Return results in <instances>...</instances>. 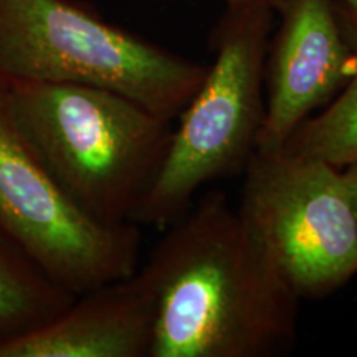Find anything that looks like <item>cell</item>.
<instances>
[{"label":"cell","mask_w":357,"mask_h":357,"mask_svg":"<svg viewBox=\"0 0 357 357\" xmlns=\"http://www.w3.org/2000/svg\"><path fill=\"white\" fill-rule=\"evenodd\" d=\"M137 270L155 303L149 357H273L296 341L301 298L222 190L166 227Z\"/></svg>","instance_id":"cell-1"},{"label":"cell","mask_w":357,"mask_h":357,"mask_svg":"<svg viewBox=\"0 0 357 357\" xmlns=\"http://www.w3.org/2000/svg\"><path fill=\"white\" fill-rule=\"evenodd\" d=\"M13 126L84 213L132 223L166 159L172 121L108 89L0 77Z\"/></svg>","instance_id":"cell-2"},{"label":"cell","mask_w":357,"mask_h":357,"mask_svg":"<svg viewBox=\"0 0 357 357\" xmlns=\"http://www.w3.org/2000/svg\"><path fill=\"white\" fill-rule=\"evenodd\" d=\"M275 2L227 7L213 33L215 60L178 114L162 167L132 223L164 230L204 185L243 172L257 153Z\"/></svg>","instance_id":"cell-3"},{"label":"cell","mask_w":357,"mask_h":357,"mask_svg":"<svg viewBox=\"0 0 357 357\" xmlns=\"http://www.w3.org/2000/svg\"><path fill=\"white\" fill-rule=\"evenodd\" d=\"M205 71L71 0H0L2 78L108 89L174 121Z\"/></svg>","instance_id":"cell-4"},{"label":"cell","mask_w":357,"mask_h":357,"mask_svg":"<svg viewBox=\"0 0 357 357\" xmlns=\"http://www.w3.org/2000/svg\"><path fill=\"white\" fill-rule=\"evenodd\" d=\"M240 207L301 300H321L357 275V217L342 169L276 151L245 167Z\"/></svg>","instance_id":"cell-5"},{"label":"cell","mask_w":357,"mask_h":357,"mask_svg":"<svg viewBox=\"0 0 357 357\" xmlns=\"http://www.w3.org/2000/svg\"><path fill=\"white\" fill-rule=\"evenodd\" d=\"M0 229L77 296L139 268V225H108L84 213L24 141L2 101Z\"/></svg>","instance_id":"cell-6"},{"label":"cell","mask_w":357,"mask_h":357,"mask_svg":"<svg viewBox=\"0 0 357 357\" xmlns=\"http://www.w3.org/2000/svg\"><path fill=\"white\" fill-rule=\"evenodd\" d=\"M280 26L265 63V121L257 153L283 149L347 83L352 52L334 0H276Z\"/></svg>","instance_id":"cell-7"},{"label":"cell","mask_w":357,"mask_h":357,"mask_svg":"<svg viewBox=\"0 0 357 357\" xmlns=\"http://www.w3.org/2000/svg\"><path fill=\"white\" fill-rule=\"evenodd\" d=\"M155 303L139 270L78 294L50 323L0 344V357H149Z\"/></svg>","instance_id":"cell-8"},{"label":"cell","mask_w":357,"mask_h":357,"mask_svg":"<svg viewBox=\"0 0 357 357\" xmlns=\"http://www.w3.org/2000/svg\"><path fill=\"white\" fill-rule=\"evenodd\" d=\"M75 298L0 229V344L50 323Z\"/></svg>","instance_id":"cell-9"},{"label":"cell","mask_w":357,"mask_h":357,"mask_svg":"<svg viewBox=\"0 0 357 357\" xmlns=\"http://www.w3.org/2000/svg\"><path fill=\"white\" fill-rule=\"evenodd\" d=\"M336 8L352 52L351 77L334 100L306 119L280 151L311 155L342 169L357 159V13L342 2H336Z\"/></svg>","instance_id":"cell-10"},{"label":"cell","mask_w":357,"mask_h":357,"mask_svg":"<svg viewBox=\"0 0 357 357\" xmlns=\"http://www.w3.org/2000/svg\"><path fill=\"white\" fill-rule=\"evenodd\" d=\"M342 174H344L346 184L349 187L352 205H354V212L357 217V159L352 160L349 164H346V166L342 167Z\"/></svg>","instance_id":"cell-11"},{"label":"cell","mask_w":357,"mask_h":357,"mask_svg":"<svg viewBox=\"0 0 357 357\" xmlns=\"http://www.w3.org/2000/svg\"><path fill=\"white\" fill-rule=\"evenodd\" d=\"M227 7L234 6H245V3H255V2H265V0H223ZM270 2H275V0H270Z\"/></svg>","instance_id":"cell-12"},{"label":"cell","mask_w":357,"mask_h":357,"mask_svg":"<svg viewBox=\"0 0 357 357\" xmlns=\"http://www.w3.org/2000/svg\"><path fill=\"white\" fill-rule=\"evenodd\" d=\"M341 2L344 3L347 8H351L352 12L357 13V0H341Z\"/></svg>","instance_id":"cell-13"}]
</instances>
